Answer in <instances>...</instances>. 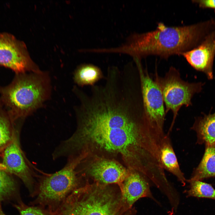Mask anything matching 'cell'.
I'll return each mask as SVG.
<instances>
[{
	"label": "cell",
	"instance_id": "44dd1931",
	"mask_svg": "<svg viewBox=\"0 0 215 215\" xmlns=\"http://www.w3.org/2000/svg\"><path fill=\"white\" fill-rule=\"evenodd\" d=\"M201 7L215 9V0H202L193 1Z\"/></svg>",
	"mask_w": 215,
	"mask_h": 215
},
{
	"label": "cell",
	"instance_id": "5bb4252c",
	"mask_svg": "<svg viewBox=\"0 0 215 215\" xmlns=\"http://www.w3.org/2000/svg\"><path fill=\"white\" fill-rule=\"evenodd\" d=\"M191 129L196 133V144L215 145V112L196 118Z\"/></svg>",
	"mask_w": 215,
	"mask_h": 215
},
{
	"label": "cell",
	"instance_id": "7a4b0ae2",
	"mask_svg": "<svg viewBox=\"0 0 215 215\" xmlns=\"http://www.w3.org/2000/svg\"><path fill=\"white\" fill-rule=\"evenodd\" d=\"M203 32V24H201L168 26L160 22L154 30L132 34L124 44L111 48V51L128 54L134 60H141L151 55L167 59L191 49L199 41Z\"/></svg>",
	"mask_w": 215,
	"mask_h": 215
},
{
	"label": "cell",
	"instance_id": "4fadbf2b",
	"mask_svg": "<svg viewBox=\"0 0 215 215\" xmlns=\"http://www.w3.org/2000/svg\"><path fill=\"white\" fill-rule=\"evenodd\" d=\"M159 157L164 170L171 173L176 177L182 186H185L187 179L181 170L177 159L173 149L170 133L165 134L161 145Z\"/></svg>",
	"mask_w": 215,
	"mask_h": 215
},
{
	"label": "cell",
	"instance_id": "7c38bea8",
	"mask_svg": "<svg viewBox=\"0 0 215 215\" xmlns=\"http://www.w3.org/2000/svg\"><path fill=\"white\" fill-rule=\"evenodd\" d=\"M151 182L144 174L130 169L129 173L120 187L123 198L130 208L140 198H150L159 204L150 190Z\"/></svg>",
	"mask_w": 215,
	"mask_h": 215
},
{
	"label": "cell",
	"instance_id": "52a82bcc",
	"mask_svg": "<svg viewBox=\"0 0 215 215\" xmlns=\"http://www.w3.org/2000/svg\"><path fill=\"white\" fill-rule=\"evenodd\" d=\"M0 65L17 74L42 72L30 58L24 43L5 33H0Z\"/></svg>",
	"mask_w": 215,
	"mask_h": 215
},
{
	"label": "cell",
	"instance_id": "ffe728a7",
	"mask_svg": "<svg viewBox=\"0 0 215 215\" xmlns=\"http://www.w3.org/2000/svg\"><path fill=\"white\" fill-rule=\"evenodd\" d=\"M20 215H55L47 209L39 205H28L21 200L15 205Z\"/></svg>",
	"mask_w": 215,
	"mask_h": 215
},
{
	"label": "cell",
	"instance_id": "5b68a950",
	"mask_svg": "<svg viewBox=\"0 0 215 215\" xmlns=\"http://www.w3.org/2000/svg\"><path fill=\"white\" fill-rule=\"evenodd\" d=\"M82 159L79 156L68 158L64 167L53 173L37 175L30 205H39L55 214L68 197L86 183L76 170Z\"/></svg>",
	"mask_w": 215,
	"mask_h": 215
},
{
	"label": "cell",
	"instance_id": "e0dca14e",
	"mask_svg": "<svg viewBox=\"0 0 215 215\" xmlns=\"http://www.w3.org/2000/svg\"><path fill=\"white\" fill-rule=\"evenodd\" d=\"M14 198L22 200L16 182L9 173L0 169V206L2 202Z\"/></svg>",
	"mask_w": 215,
	"mask_h": 215
},
{
	"label": "cell",
	"instance_id": "9a60e30c",
	"mask_svg": "<svg viewBox=\"0 0 215 215\" xmlns=\"http://www.w3.org/2000/svg\"><path fill=\"white\" fill-rule=\"evenodd\" d=\"M215 177V145H205L203 157L189 179L202 181Z\"/></svg>",
	"mask_w": 215,
	"mask_h": 215
},
{
	"label": "cell",
	"instance_id": "9c48e42d",
	"mask_svg": "<svg viewBox=\"0 0 215 215\" xmlns=\"http://www.w3.org/2000/svg\"><path fill=\"white\" fill-rule=\"evenodd\" d=\"M18 141L14 135L11 141L4 149L2 165L3 170L22 181L32 197L38 175L25 157Z\"/></svg>",
	"mask_w": 215,
	"mask_h": 215
},
{
	"label": "cell",
	"instance_id": "277c9868",
	"mask_svg": "<svg viewBox=\"0 0 215 215\" xmlns=\"http://www.w3.org/2000/svg\"><path fill=\"white\" fill-rule=\"evenodd\" d=\"M50 89V79L45 72L18 74L9 85L0 87V99L13 122L30 115L42 105Z\"/></svg>",
	"mask_w": 215,
	"mask_h": 215
},
{
	"label": "cell",
	"instance_id": "8fae6325",
	"mask_svg": "<svg viewBox=\"0 0 215 215\" xmlns=\"http://www.w3.org/2000/svg\"><path fill=\"white\" fill-rule=\"evenodd\" d=\"M215 55V31L199 45L181 55L195 70L204 73L208 79H213V64Z\"/></svg>",
	"mask_w": 215,
	"mask_h": 215
},
{
	"label": "cell",
	"instance_id": "30bf717a",
	"mask_svg": "<svg viewBox=\"0 0 215 215\" xmlns=\"http://www.w3.org/2000/svg\"><path fill=\"white\" fill-rule=\"evenodd\" d=\"M130 169L112 160L99 159L93 162L87 173L94 182L108 185L115 184L119 188L127 177Z\"/></svg>",
	"mask_w": 215,
	"mask_h": 215
},
{
	"label": "cell",
	"instance_id": "6da1fadb",
	"mask_svg": "<svg viewBox=\"0 0 215 215\" xmlns=\"http://www.w3.org/2000/svg\"><path fill=\"white\" fill-rule=\"evenodd\" d=\"M78 125L70 139L77 150L89 143L98 149L119 154L129 169L141 172L150 168L158 159L162 136L146 115L112 108Z\"/></svg>",
	"mask_w": 215,
	"mask_h": 215
},
{
	"label": "cell",
	"instance_id": "ac0fdd59",
	"mask_svg": "<svg viewBox=\"0 0 215 215\" xmlns=\"http://www.w3.org/2000/svg\"><path fill=\"white\" fill-rule=\"evenodd\" d=\"M186 182L190 184L189 189L186 191L187 196L215 200V189L211 184L189 179H187Z\"/></svg>",
	"mask_w": 215,
	"mask_h": 215
},
{
	"label": "cell",
	"instance_id": "3957f363",
	"mask_svg": "<svg viewBox=\"0 0 215 215\" xmlns=\"http://www.w3.org/2000/svg\"><path fill=\"white\" fill-rule=\"evenodd\" d=\"M116 185L87 183L74 191L55 215H136Z\"/></svg>",
	"mask_w": 215,
	"mask_h": 215
},
{
	"label": "cell",
	"instance_id": "ba28073f",
	"mask_svg": "<svg viewBox=\"0 0 215 215\" xmlns=\"http://www.w3.org/2000/svg\"><path fill=\"white\" fill-rule=\"evenodd\" d=\"M136 65L140 78L142 101L145 113L150 122L164 131L166 114L162 92L141 62Z\"/></svg>",
	"mask_w": 215,
	"mask_h": 215
},
{
	"label": "cell",
	"instance_id": "8992f818",
	"mask_svg": "<svg viewBox=\"0 0 215 215\" xmlns=\"http://www.w3.org/2000/svg\"><path fill=\"white\" fill-rule=\"evenodd\" d=\"M154 80L162 92L166 114L170 110L173 112V120L168 131L170 133L180 108L183 106L188 107L192 105V98L201 91L204 84L184 81L181 78L179 70L173 66L163 77L160 76L156 71Z\"/></svg>",
	"mask_w": 215,
	"mask_h": 215
},
{
	"label": "cell",
	"instance_id": "7402d4cb",
	"mask_svg": "<svg viewBox=\"0 0 215 215\" xmlns=\"http://www.w3.org/2000/svg\"><path fill=\"white\" fill-rule=\"evenodd\" d=\"M0 215H5L2 210L1 206H0Z\"/></svg>",
	"mask_w": 215,
	"mask_h": 215
},
{
	"label": "cell",
	"instance_id": "d6986e66",
	"mask_svg": "<svg viewBox=\"0 0 215 215\" xmlns=\"http://www.w3.org/2000/svg\"><path fill=\"white\" fill-rule=\"evenodd\" d=\"M10 121L9 117L0 111V150L4 149L13 137Z\"/></svg>",
	"mask_w": 215,
	"mask_h": 215
},
{
	"label": "cell",
	"instance_id": "2e32d148",
	"mask_svg": "<svg viewBox=\"0 0 215 215\" xmlns=\"http://www.w3.org/2000/svg\"><path fill=\"white\" fill-rule=\"evenodd\" d=\"M104 76L101 69L91 64H83L79 66L75 70L73 75L75 82L79 86H92L100 80L104 79Z\"/></svg>",
	"mask_w": 215,
	"mask_h": 215
}]
</instances>
